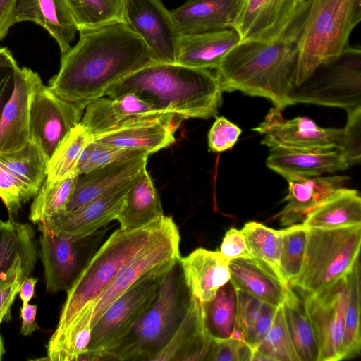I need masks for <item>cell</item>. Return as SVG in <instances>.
Instances as JSON below:
<instances>
[{
  "mask_svg": "<svg viewBox=\"0 0 361 361\" xmlns=\"http://www.w3.org/2000/svg\"><path fill=\"white\" fill-rule=\"evenodd\" d=\"M49 159L33 140L18 150L0 154V164L20 180L39 191L47 176Z\"/></svg>",
  "mask_w": 361,
  "mask_h": 361,
  "instance_id": "cell-36",
  "label": "cell"
},
{
  "mask_svg": "<svg viewBox=\"0 0 361 361\" xmlns=\"http://www.w3.org/2000/svg\"><path fill=\"white\" fill-rule=\"evenodd\" d=\"M4 222V221H1V220L0 219V225H1V224H2Z\"/></svg>",
  "mask_w": 361,
  "mask_h": 361,
  "instance_id": "cell-56",
  "label": "cell"
},
{
  "mask_svg": "<svg viewBox=\"0 0 361 361\" xmlns=\"http://www.w3.org/2000/svg\"><path fill=\"white\" fill-rule=\"evenodd\" d=\"M35 235L30 224L13 219L0 225V283L19 269L30 275L37 261Z\"/></svg>",
  "mask_w": 361,
  "mask_h": 361,
  "instance_id": "cell-29",
  "label": "cell"
},
{
  "mask_svg": "<svg viewBox=\"0 0 361 361\" xmlns=\"http://www.w3.org/2000/svg\"><path fill=\"white\" fill-rule=\"evenodd\" d=\"M348 119L339 149L348 167L361 159V106L347 111Z\"/></svg>",
  "mask_w": 361,
  "mask_h": 361,
  "instance_id": "cell-45",
  "label": "cell"
},
{
  "mask_svg": "<svg viewBox=\"0 0 361 361\" xmlns=\"http://www.w3.org/2000/svg\"><path fill=\"white\" fill-rule=\"evenodd\" d=\"M251 360L299 361L286 326L281 305L267 333L253 350Z\"/></svg>",
  "mask_w": 361,
  "mask_h": 361,
  "instance_id": "cell-42",
  "label": "cell"
},
{
  "mask_svg": "<svg viewBox=\"0 0 361 361\" xmlns=\"http://www.w3.org/2000/svg\"><path fill=\"white\" fill-rule=\"evenodd\" d=\"M307 228H336L361 226V197L353 189L341 188L309 212L302 223Z\"/></svg>",
  "mask_w": 361,
  "mask_h": 361,
  "instance_id": "cell-32",
  "label": "cell"
},
{
  "mask_svg": "<svg viewBox=\"0 0 361 361\" xmlns=\"http://www.w3.org/2000/svg\"><path fill=\"white\" fill-rule=\"evenodd\" d=\"M123 20L141 38L154 61L177 63L180 35L161 0H125Z\"/></svg>",
  "mask_w": 361,
  "mask_h": 361,
  "instance_id": "cell-15",
  "label": "cell"
},
{
  "mask_svg": "<svg viewBox=\"0 0 361 361\" xmlns=\"http://www.w3.org/2000/svg\"><path fill=\"white\" fill-rule=\"evenodd\" d=\"M85 109L61 98L39 80L30 100V140L49 160L60 142L80 123Z\"/></svg>",
  "mask_w": 361,
  "mask_h": 361,
  "instance_id": "cell-13",
  "label": "cell"
},
{
  "mask_svg": "<svg viewBox=\"0 0 361 361\" xmlns=\"http://www.w3.org/2000/svg\"><path fill=\"white\" fill-rule=\"evenodd\" d=\"M241 129L224 116L217 118L208 133V146L212 152H221L233 147Z\"/></svg>",
  "mask_w": 361,
  "mask_h": 361,
  "instance_id": "cell-48",
  "label": "cell"
},
{
  "mask_svg": "<svg viewBox=\"0 0 361 361\" xmlns=\"http://www.w3.org/2000/svg\"><path fill=\"white\" fill-rule=\"evenodd\" d=\"M177 126L164 121L136 124L92 137L108 146L145 152L149 155L175 142Z\"/></svg>",
  "mask_w": 361,
  "mask_h": 361,
  "instance_id": "cell-30",
  "label": "cell"
},
{
  "mask_svg": "<svg viewBox=\"0 0 361 361\" xmlns=\"http://www.w3.org/2000/svg\"><path fill=\"white\" fill-rule=\"evenodd\" d=\"M298 63L293 35L266 42L240 40L225 55L215 76L223 91L239 90L270 100L281 111L292 105Z\"/></svg>",
  "mask_w": 361,
  "mask_h": 361,
  "instance_id": "cell-3",
  "label": "cell"
},
{
  "mask_svg": "<svg viewBox=\"0 0 361 361\" xmlns=\"http://www.w3.org/2000/svg\"><path fill=\"white\" fill-rule=\"evenodd\" d=\"M237 289L231 281L221 286L211 300L202 302L204 324L213 340L234 336L237 325Z\"/></svg>",
  "mask_w": 361,
  "mask_h": 361,
  "instance_id": "cell-35",
  "label": "cell"
},
{
  "mask_svg": "<svg viewBox=\"0 0 361 361\" xmlns=\"http://www.w3.org/2000/svg\"><path fill=\"white\" fill-rule=\"evenodd\" d=\"M208 69L152 61L111 85L104 97L133 93L158 109L183 119L216 116L222 92Z\"/></svg>",
  "mask_w": 361,
  "mask_h": 361,
  "instance_id": "cell-2",
  "label": "cell"
},
{
  "mask_svg": "<svg viewBox=\"0 0 361 361\" xmlns=\"http://www.w3.org/2000/svg\"><path fill=\"white\" fill-rule=\"evenodd\" d=\"M169 269L142 276L112 302L92 326L90 343L80 360H100L154 303Z\"/></svg>",
  "mask_w": 361,
  "mask_h": 361,
  "instance_id": "cell-8",
  "label": "cell"
},
{
  "mask_svg": "<svg viewBox=\"0 0 361 361\" xmlns=\"http://www.w3.org/2000/svg\"><path fill=\"white\" fill-rule=\"evenodd\" d=\"M78 42L61 54L59 72L47 87L84 108L113 84L152 63L141 38L123 21L79 31Z\"/></svg>",
  "mask_w": 361,
  "mask_h": 361,
  "instance_id": "cell-1",
  "label": "cell"
},
{
  "mask_svg": "<svg viewBox=\"0 0 361 361\" xmlns=\"http://www.w3.org/2000/svg\"><path fill=\"white\" fill-rule=\"evenodd\" d=\"M240 41L233 28L181 35L176 62L197 68H216L228 51Z\"/></svg>",
  "mask_w": 361,
  "mask_h": 361,
  "instance_id": "cell-28",
  "label": "cell"
},
{
  "mask_svg": "<svg viewBox=\"0 0 361 361\" xmlns=\"http://www.w3.org/2000/svg\"><path fill=\"white\" fill-rule=\"evenodd\" d=\"M237 289V325L233 337L244 341L253 350L272 324L278 307Z\"/></svg>",
  "mask_w": 361,
  "mask_h": 361,
  "instance_id": "cell-33",
  "label": "cell"
},
{
  "mask_svg": "<svg viewBox=\"0 0 361 361\" xmlns=\"http://www.w3.org/2000/svg\"><path fill=\"white\" fill-rule=\"evenodd\" d=\"M307 0H240L233 29L240 40L266 42L293 35Z\"/></svg>",
  "mask_w": 361,
  "mask_h": 361,
  "instance_id": "cell-14",
  "label": "cell"
},
{
  "mask_svg": "<svg viewBox=\"0 0 361 361\" xmlns=\"http://www.w3.org/2000/svg\"><path fill=\"white\" fill-rule=\"evenodd\" d=\"M37 305L29 303L23 304L20 310V317L22 319L20 333L23 336H30L39 329L36 322Z\"/></svg>",
  "mask_w": 361,
  "mask_h": 361,
  "instance_id": "cell-52",
  "label": "cell"
},
{
  "mask_svg": "<svg viewBox=\"0 0 361 361\" xmlns=\"http://www.w3.org/2000/svg\"><path fill=\"white\" fill-rule=\"evenodd\" d=\"M234 286L271 305L284 300L289 284L271 267L250 255L228 261Z\"/></svg>",
  "mask_w": 361,
  "mask_h": 361,
  "instance_id": "cell-21",
  "label": "cell"
},
{
  "mask_svg": "<svg viewBox=\"0 0 361 361\" xmlns=\"http://www.w3.org/2000/svg\"><path fill=\"white\" fill-rule=\"evenodd\" d=\"M39 80L32 69L18 68L14 90L0 118V154L18 150L28 142L30 100Z\"/></svg>",
  "mask_w": 361,
  "mask_h": 361,
  "instance_id": "cell-19",
  "label": "cell"
},
{
  "mask_svg": "<svg viewBox=\"0 0 361 361\" xmlns=\"http://www.w3.org/2000/svg\"><path fill=\"white\" fill-rule=\"evenodd\" d=\"M328 70L314 73L289 96L293 104L310 103L346 111L361 106L360 51L350 49Z\"/></svg>",
  "mask_w": 361,
  "mask_h": 361,
  "instance_id": "cell-9",
  "label": "cell"
},
{
  "mask_svg": "<svg viewBox=\"0 0 361 361\" xmlns=\"http://www.w3.org/2000/svg\"><path fill=\"white\" fill-rule=\"evenodd\" d=\"M267 166L285 178L312 177L348 168L338 148L330 150H303L283 147H271Z\"/></svg>",
  "mask_w": 361,
  "mask_h": 361,
  "instance_id": "cell-24",
  "label": "cell"
},
{
  "mask_svg": "<svg viewBox=\"0 0 361 361\" xmlns=\"http://www.w3.org/2000/svg\"><path fill=\"white\" fill-rule=\"evenodd\" d=\"M288 183V192L284 201V208L275 217L280 219L283 226H291L305 219L336 190L343 188L349 177L334 176H290L286 178Z\"/></svg>",
  "mask_w": 361,
  "mask_h": 361,
  "instance_id": "cell-26",
  "label": "cell"
},
{
  "mask_svg": "<svg viewBox=\"0 0 361 361\" xmlns=\"http://www.w3.org/2000/svg\"><path fill=\"white\" fill-rule=\"evenodd\" d=\"M212 338L204 319L202 302L192 295L186 314L157 360H205Z\"/></svg>",
  "mask_w": 361,
  "mask_h": 361,
  "instance_id": "cell-27",
  "label": "cell"
},
{
  "mask_svg": "<svg viewBox=\"0 0 361 361\" xmlns=\"http://www.w3.org/2000/svg\"><path fill=\"white\" fill-rule=\"evenodd\" d=\"M219 252L228 261L248 255V249L242 230L234 227L228 229L223 238Z\"/></svg>",
  "mask_w": 361,
  "mask_h": 361,
  "instance_id": "cell-51",
  "label": "cell"
},
{
  "mask_svg": "<svg viewBox=\"0 0 361 361\" xmlns=\"http://www.w3.org/2000/svg\"><path fill=\"white\" fill-rule=\"evenodd\" d=\"M18 68L10 50L6 47H0V118L14 90Z\"/></svg>",
  "mask_w": 361,
  "mask_h": 361,
  "instance_id": "cell-49",
  "label": "cell"
},
{
  "mask_svg": "<svg viewBox=\"0 0 361 361\" xmlns=\"http://www.w3.org/2000/svg\"><path fill=\"white\" fill-rule=\"evenodd\" d=\"M281 307L286 326L299 361H318V345L303 300L298 297L290 285Z\"/></svg>",
  "mask_w": 361,
  "mask_h": 361,
  "instance_id": "cell-34",
  "label": "cell"
},
{
  "mask_svg": "<svg viewBox=\"0 0 361 361\" xmlns=\"http://www.w3.org/2000/svg\"><path fill=\"white\" fill-rule=\"evenodd\" d=\"M361 20V0H307L295 30L298 50L295 87L319 68L350 47L349 37Z\"/></svg>",
  "mask_w": 361,
  "mask_h": 361,
  "instance_id": "cell-4",
  "label": "cell"
},
{
  "mask_svg": "<svg viewBox=\"0 0 361 361\" xmlns=\"http://www.w3.org/2000/svg\"><path fill=\"white\" fill-rule=\"evenodd\" d=\"M252 349L238 338L225 340H212L205 360L209 361H247L251 360Z\"/></svg>",
  "mask_w": 361,
  "mask_h": 361,
  "instance_id": "cell-47",
  "label": "cell"
},
{
  "mask_svg": "<svg viewBox=\"0 0 361 361\" xmlns=\"http://www.w3.org/2000/svg\"><path fill=\"white\" fill-rule=\"evenodd\" d=\"M38 279L31 277L30 276H25L20 287L18 292L19 297L22 300L23 304L29 303L35 294V285Z\"/></svg>",
  "mask_w": 361,
  "mask_h": 361,
  "instance_id": "cell-54",
  "label": "cell"
},
{
  "mask_svg": "<svg viewBox=\"0 0 361 361\" xmlns=\"http://www.w3.org/2000/svg\"><path fill=\"white\" fill-rule=\"evenodd\" d=\"M147 157L116 161L78 175L66 211L82 206L134 178L146 167Z\"/></svg>",
  "mask_w": 361,
  "mask_h": 361,
  "instance_id": "cell-23",
  "label": "cell"
},
{
  "mask_svg": "<svg viewBox=\"0 0 361 361\" xmlns=\"http://www.w3.org/2000/svg\"><path fill=\"white\" fill-rule=\"evenodd\" d=\"M240 0H187L171 10L181 35L233 28Z\"/></svg>",
  "mask_w": 361,
  "mask_h": 361,
  "instance_id": "cell-25",
  "label": "cell"
},
{
  "mask_svg": "<svg viewBox=\"0 0 361 361\" xmlns=\"http://www.w3.org/2000/svg\"><path fill=\"white\" fill-rule=\"evenodd\" d=\"M80 30L123 20L125 0H65Z\"/></svg>",
  "mask_w": 361,
  "mask_h": 361,
  "instance_id": "cell-40",
  "label": "cell"
},
{
  "mask_svg": "<svg viewBox=\"0 0 361 361\" xmlns=\"http://www.w3.org/2000/svg\"><path fill=\"white\" fill-rule=\"evenodd\" d=\"M92 137L79 123L60 142L48 162L47 178L56 181L75 174L80 156Z\"/></svg>",
  "mask_w": 361,
  "mask_h": 361,
  "instance_id": "cell-38",
  "label": "cell"
},
{
  "mask_svg": "<svg viewBox=\"0 0 361 361\" xmlns=\"http://www.w3.org/2000/svg\"><path fill=\"white\" fill-rule=\"evenodd\" d=\"M308 228L295 224L282 230V249L279 271L290 285L300 275L305 259Z\"/></svg>",
  "mask_w": 361,
  "mask_h": 361,
  "instance_id": "cell-43",
  "label": "cell"
},
{
  "mask_svg": "<svg viewBox=\"0 0 361 361\" xmlns=\"http://www.w3.org/2000/svg\"><path fill=\"white\" fill-rule=\"evenodd\" d=\"M32 22L45 29L57 42L61 54L75 39L78 28L65 0H15L13 25Z\"/></svg>",
  "mask_w": 361,
  "mask_h": 361,
  "instance_id": "cell-20",
  "label": "cell"
},
{
  "mask_svg": "<svg viewBox=\"0 0 361 361\" xmlns=\"http://www.w3.org/2000/svg\"><path fill=\"white\" fill-rule=\"evenodd\" d=\"M182 118L164 112L133 93L116 98L102 97L85 109L80 124L94 136L140 123L164 121L178 126Z\"/></svg>",
  "mask_w": 361,
  "mask_h": 361,
  "instance_id": "cell-16",
  "label": "cell"
},
{
  "mask_svg": "<svg viewBox=\"0 0 361 361\" xmlns=\"http://www.w3.org/2000/svg\"><path fill=\"white\" fill-rule=\"evenodd\" d=\"M164 216L159 195L145 167L133 179L116 219L120 228L128 230L147 226Z\"/></svg>",
  "mask_w": 361,
  "mask_h": 361,
  "instance_id": "cell-31",
  "label": "cell"
},
{
  "mask_svg": "<svg viewBox=\"0 0 361 361\" xmlns=\"http://www.w3.org/2000/svg\"><path fill=\"white\" fill-rule=\"evenodd\" d=\"M15 0H0V41L8 33L12 23V9Z\"/></svg>",
  "mask_w": 361,
  "mask_h": 361,
  "instance_id": "cell-53",
  "label": "cell"
},
{
  "mask_svg": "<svg viewBox=\"0 0 361 361\" xmlns=\"http://www.w3.org/2000/svg\"><path fill=\"white\" fill-rule=\"evenodd\" d=\"M173 220L164 216L147 226L114 231L97 250L68 289L56 328L59 335L85 306L94 303L135 255L158 236Z\"/></svg>",
  "mask_w": 361,
  "mask_h": 361,
  "instance_id": "cell-6",
  "label": "cell"
},
{
  "mask_svg": "<svg viewBox=\"0 0 361 361\" xmlns=\"http://www.w3.org/2000/svg\"><path fill=\"white\" fill-rule=\"evenodd\" d=\"M77 175L56 181L45 179L30 206L29 219L33 224L44 221L66 211L73 194Z\"/></svg>",
  "mask_w": 361,
  "mask_h": 361,
  "instance_id": "cell-39",
  "label": "cell"
},
{
  "mask_svg": "<svg viewBox=\"0 0 361 361\" xmlns=\"http://www.w3.org/2000/svg\"><path fill=\"white\" fill-rule=\"evenodd\" d=\"M134 178L82 206L53 215L38 226L63 238L89 236L116 219Z\"/></svg>",
  "mask_w": 361,
  "mask_h": 361,
  "instance_id": "cell-18",
  "label": "cell"
},
{
  "mask_svg": "<svg viewBox=\"0 0 361 361\" xmlns=\"http://www.w3.org/2000/svg\"><path fill=\"white\" fill-rule=\"evenodd\" d=\"M25 276L23 269H19L0 283V324L9 312Z\"/></svg>",
  "mask_w": 361,
  "mask_h": 361,
  "instance_id": "cell-50",
  "label": "cell"
},
{
  "mask_svg": "<svg viewBox=\"0 0 361 361\" xmlns=\"http://www.w3.org/2000/svg\"><path fill=\"white\" fill-rule=\"evenodd\" d=\"M348 296L342 344V360L360 354V264L359 257L347 274Z\"/></svg>",
  "mask_w": 361,
  "mask_h": 361,
  "instance_id": "cell-37",
  "label": "cell"
},
{
  "mask_svg": "<svg viewBox=\"0 0 361 361\" xmlns=\"http://www.w3.org/2000/svg\"><path fill=\"white\" fill-rule=\"evenodd\" d=\"M361 226L308 228L302 271L290 284L302 295L319 292L346 276L359 257Z\"/></svg>",
  "mask_w": 361,
  "mask_h": 361,
  "instance_id": "cell-7",
  "label": "cell"
},
{
  "mask_svg": "<svg viewBox=\"0 0 361 361\" xmlns=\"http://www.w3.org/2000/svg\"><path fill=\"white\" fill-rule=\"evenodd\" d=\"M39 257L44 267L46 290L49 293L68 291L93 256L105 233L99 230L78 240L63 238L38 226Z\"/></svg>",
  "mask_w": 361,
  "mask_h": 361,
  "instance_id": "cell-11",
  "label": "cell"
},
{
  "mask_svg": "<svg viewBox=\"0 0 361 361\" xmlns=\"http://www.w3.org/2000/svg\"><path fill=\"white\" fill-rule=\"evenodd\" d=\"M90 148L89 158L78 175L116 161L149 156L145 152L102 145L93 141L92 139L90 142Z\"/></svg>",
  "mask_w": 361,
  "mask_h": 361,
  "instance_id": "cell-46",
  "label": "cell"
},
{
  "mask_svg": "<svg viewBox=\"0 0 361 361\" xmlns=\"http://www.w3.org/2000/svg\"><path fill=\"white\" fill-rule=\"evenodd\" d=\"M191 297L178 262L164 275L154 303L100 360L155 361L183 319Z\"/></svg>",
  "mask_w": 361,
  "mask_h": 361,
  "instance_id": "cell-5",
  "label": "cell"
},
{
  "mask_svg": "<svg viewBox=\"0 0 361 361\" xmlns=\"http://www.w3.org/2000/svg\"><path fill=\"white\" fill-rule=\"evenodd\" d=\"M179 245V231L172 220L158 236L126 263L94 303L82 309L92 314V326L112 302L140 278L153 271L169 269L177 263L180 257Z\"/></svg>",
  "mask_w": 361,
  "mask_h": 361,
  "instance_id": "cell-10",
  "label": "cell"
},
{
  "mask_svg": "<svg viewBox=\"0 0 361 361\" xmlns=\"http://www.w3.org/2000/svg\"><path fill=\"white\" fill-rule=\"evenodd\" d=\"M252 130L264 135L261 143L269 147L303 150L339 148L343 135V128H321L307 117L286 120L276 107L271 108L264 121Z\"/></svg>",
  "mask_w": 361,
  "mask_h": 361,
  "instance_id": "cell-17",
  "label": "cell"
},
{
  "mask_svg": "<svg viewBox=\"0 0 361 361\" xmlns=\"http://www.w3.org/2000/svg\"><path fill=\"white\" fill-rule=\"evenodd\" d=\"M241 230L249 255L264 262L281 275L279 261L282 249V230H274L255 221L245 224Z\"/></svg>",
  "mask_w": 361,
  "mask_h": 361,
  "instance_id": "cell-41",
  "label": "cell"
},
{
  "mask_svg": "<svg viewBox=\"0 0 361 361\" xmlns=\"http://www.w3.org/2000/svg\"><path fill=\"white\" fill-rule=\"evenodd\" d=\"M37 192L0 164V198L8 210L9 219L16 216L23 204L34 198Z\"/></svg>",
  "mask_w": 361,
  "mask_h": 361,
  "instance_id": "cell-44",
  "label": "cell"
},
{
  "mask_svg": "<svg viewBox=\"0 0 361 361\" xmlns=\"http://www.w3.org/2000/svg\"><path fill=\"white\" fill-rule=\"evenodd\" d=\"M178 262L185 286L201 302L213 299L231 279L228 260L220 252L197 248Z\"/></svg>",
  "mask_w": 361,
  "mask_h": 361,
  "instance_id": "cell-22",
  "label": "cell"
},
{
  "mask_svg": "<svg viewBox=\"0 0 361 361\" xmlns=\"http://www.w3.org/2000/svg\"><path fill=\"white\" fill-rule=\"evenodd\" d=\"M302 295L318 345V361L341 360L347 275L319 292Z\"/></svg>",
  "mask_w": 361,
  "mask_h": 361,
  "instance_id": "cell-12",
  "label": "cell"
},
{
  "mask_svg": "<svg viewBox=\"0 0 361 361\" xmlns=\"http://www.w3.org/2000/svg\"><path fill=\"white\" fill-rule=\"evenodd\" d=\"M0 325H1V324H0ZM5 352H6V350L4 348V341H3L1 335L0 334V360H2V357H3L4 354L5 353Z\"/></svg>",
  "mask_w": 361,
  "mask_h": 361,
  "instance_id": "cell-55",
  "label": "cell"
}]
</instances>
